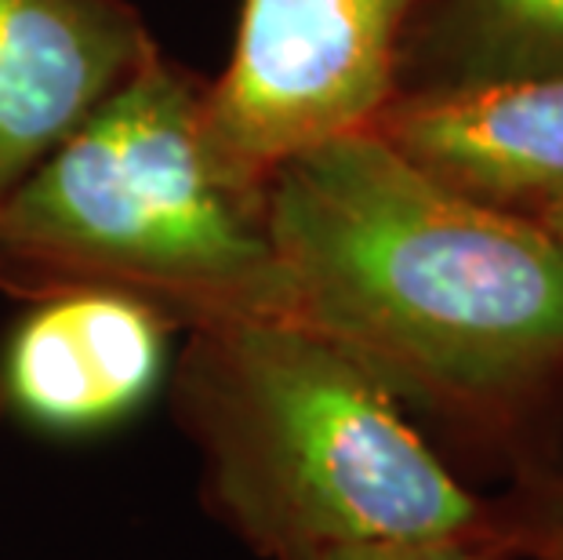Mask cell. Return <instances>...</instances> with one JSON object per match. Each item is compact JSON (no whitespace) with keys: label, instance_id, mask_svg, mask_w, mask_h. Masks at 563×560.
I'll list each match as a JSON object with an SVG mask.
<instances>
[{"label":"cell","instance_id":"6da1fadb","mask_svg":"<svg viewBox=\"0 0 563 560\" xmlns=\"http://www.w3.org/2000/svg\"><path fill=\"white\" fill-rule=\"evenodd\" d=\"M266 230L287 320L361 364L429 440L509 476L556 466V237L440 186L375 131L273 172Z\"/></svg>","mask_w":563,"mask_h":560},{"label":"cell","instance_id":"7a4b0ae2","mask_svg":"<svg viewBox=\"0 0 563 560\" xmlns=\"http://www.w3.org/2000/svg\"><path fill=\"white\" fill-rule=\"evenodd\" d=\"M167 393L203 503L258 560L487 531V498L397 397L291 320L186 331Z\"/></svg>","mask_w":563,"mask_h":560},{"label":"cell","instance_id":"3957f363","mask_svg":"<svg viewBox=\"0 0 563 560\" xmlns=\"http://www.w3.org/2000/svg\"><path fill=\"white\" fill-rule=\"evenodd\" d=\"M200 91L161 52L0 200V295L117 292L183 336L287 320L266 194L211 161Z\"/></svg>","mask_w":563,"mask_h":560},{"label":"cell","instance_id":"277c9868","mask_svg":"<svg viewBox=\"0 0 563 560\" xmlns=\"http://www.w3.org/2000/svg\"><path fill=\"white\" fill-rule=\"evenodd\" d=\"M422 0H244L230 63L200 91V135L230 183L371 131L400 95V52Z\"/></svg>","mask_w":563,"mask_h":560},{"label":"cell","instance_id":"5b68a950","mask_svg":"<svg viewBox=\"0 0 563 560\" xmlns=\"http://www.w3.org/2000/svg\"><path fill=\"white\" fill-rule=\"evenodd\" d=\"M175 336L161 309L117 292L33 299L0 342V415L47 440H95L167 389Z\"/></svg>","mask_w":563,"mask_h":560},{"label":"cell","instance_id":"8992f818","mask_svg":"<svg viewBox=\"0 0 563 560\" xmlns=\"http://www.w3.org/2000/svg\"><path fill=\"white\" fill-rule=\"evenodd\" d=\"M157 55L128 0H0V200Z\"/></svg>","mask_w":563,"mask_h":560},{"label":"cell","instance_id":"52a82bcc","mask_svg":"<svg viewBox=\"0 0 563 560\" xmlns=\"http://www.w3.org/2000/svg\"><path fill=\"white\" fill-rule=\"evenodd\" d=\"M371 131L476 205L534 222L563 205V77L397 95Z\"/></svg>","mask_w":563,"mask_h":560},{"label":"cell","instance_id":"ba28073f","mask_svg":"<svg viewBox=\"0 0 563 560\" xmlns=\"http://www.w3.org/2000/svg\"><path fill=\"white\" fill-rule=\"evenodd\" d=\"M563 77V0H422L400 52V95Z\"/></svg>","mask_w":563,"mask_h":560},{"label":"cell","instance_id":"9c48e42d","mask_svg":"<svg viewBox=\"0 0 563 560\" xmlns=\"http://www.w3.org/2000/svg\"><path fill=\"white\" fill-rule=\"evenodd\" d=\"M487 531L509 557L563 560V466L509 476L487 498Z\"/></svg>","mask_w":563,"mask_h":560},{"label":"cell","instance_id":"30bf717a","mask_svg":"<svg viewBox=\"0 0 563 560\" xmlns=\"http://www.w3.org/2000/svg\"><path fill=\"white\" fill-rule=\"evenodd\" d=\"M320 560H509L490 531L465 535V539L437 542H397V546H367V550H345Z\"/></svg>","mask_w":563,"mask_h":560},{"label":"cell","instance_id":"8fae6325","mask_svg":"<svg viewBox=\"0 0 563 560\" xmlns=\"http://www.w3.org/2000/svg\"><path fill=\"white\" fill-rule=\"evenodd\" d=\"M538 226L549 233V237H556V241L563 244V205L560 208H553V211H545L542 219H538Z\"/></svg>","mask_w":563,"mask_h":560},{"label":"cell","instance_id":"7c38bea8","mask_svg":"<svg viewBox=\"0 0 563 560\" xmlns=\"http://www.w3.org/2000/svg\"><path fill=\"white\" fill-rule=\"evenodd\" d=\"M509 560H527V557H509Z\"/></svg>","mask_w":563,"mask_h":560},{"label":"cell","instance_id":"4fadbf2b","mask_svg":"<svg viewBox=\"0 0 563 560\" xmlns=\"http://www.w3.org/2000/svg\"><path fill=\"white\" fill-rule=\"evenodd\" d=\"M0 419H4V415H0Z\"/></svg>","mask_w":563,"mask_h":560}]
</instances>
